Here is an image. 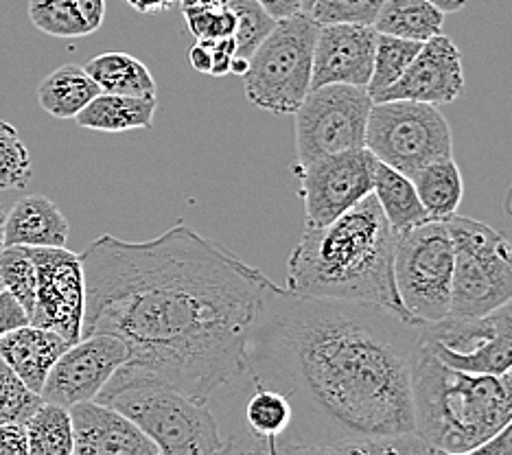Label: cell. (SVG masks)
I'll use <instances>...</instances> for the list:
<instances>
[{"label":"cell","mask_w":512,"mask_h":455,"mask_svg":"<svg viewBox=\"0 0 512 455\" xmlns=\"http://www.w3.org/2000/svg\"><path fill=\"white\" fill-rule=\"evenodd\" d=\"M418 326L366 302L267 287L241 377L281 392L292 407L276 455L434 453L414 423Z\"/></svg>","instance_id":"obj_1"},{"label":"cell","mask_w":512,"mask_h":455,"mask_svg":"<svg viewBox=\"0 0 512 455\" xmlns=\"http://www.w3.org/2000/svg\"><path fill=\"white\" fill-rule=\"evenodd\" d=\"M81 256V337L110 333L130 364L208 403L243 375L248 333L272 285L261 270L178 221L151 241L103 235Z\"/></svg>","instance_id":"obj_2"},{"label":"cell","mask_w":512,"mask_h":455,"mask_svg":"<svg viewBox=\"0 0 512 455\" xmlns=\"http://www.w3.org/2000/svg\"><path fill=\"white\" fill-rule=\"evenodd\" d=\"M285 289L366 302L414 322L394 283V230L372 193L327 226H305L289 254Z\"/></svg>","instance_id":"obj_3"},{"label":"cell","mask_w":512,"mask_h":455,"mask_svg":"<svg viewBox=\"0 0 512 455\" xmlns=\"http://www.w3.org/2000/svg\"><path fill=\"white\" fill-rule=\"evenodd\" d=\"M416 434L434 453H475L512 418V366L502 375L451 368L418 340L412 359Z\"/></svg>","instance_id":"obj_4"},{"label":"cell","mask_w":512,"mask_h":455,"mask_svg":"<svg viewBox=\"0 0 512 455\" xmlns=\"http://www.w3.org/2000/svg\"><path fill=\"white\" fill-rule=\"evenodd\" d=\"M95 401L114 407L141 427L160 455L226 453V438L208 403L193 401L143 366L125 361Z\"/></svg>","instance_id":"obj_5"},{"label":"cell","mask_w":512,"mask_h":455,"mask_svg":"<svg viewBox=\"0 0 512 455\" xmlns=\"http://www.w3.org/2000/svg\"><path fill=\"white\" fill-rule=\"evenodd\" d=\"M320 25L307 11L276 20L243 73L246 99L263 112L294 114L311 90L313 46Z\"/></svg>","instance_id":"obj_6"},{"label":"cell","mask_w":512,"mask_h":455,"mask_svg":"<svg viewBox=\"0 0 512 455\" xmlns=\"http://www.w3.org/2000/svg\"><path fill=\"white\" fill-rule=\"evenodd\" d=\"M453 241L451 318H477L512 298V245L484 221L453 215L447 221Z\"/></svg>","instance_id":"obj_7"},{"label":"cell","mask_w":512,"mask_h":455,"mask_svg":"<svg viewBox=\"0 0 512 455\" xmlns=\"http://www.w3.org/2000/svg\"><path fill=\"white\" fill-rule=\"evenodd\" d=\"M453 280V241L445 221H425L394 232V283L416 324L449 315Z\"/></svg>","instance_id":"obj_8"},{"label":"cell","mask_w":512,"mask_h":455,"mask_svg":"<svg viewBox=\"0 0 512 455\" xmlns=\"http://www.w3.org/2000/svg\"><path fill=\"white\" fill-rule=\"evenodd\" d=\"M366 149L377 160L412 178L427 162L453 156V136L447 119L432 103L372 101Z\"/></svg>","instance_id":"obj_9"},{"label":"cell","mask_w":512,"mask_h":455,"mask_svg":"<svg viewBox=\"0 0 512 455\" xmlns=\"http://www.w3.org/2000/svg\"><path fill=\"white\" fill-rule=\"evenodd\" d=\"M370 108L372 99L366 88L344 84L311 88L294 112L298 167L340 151L366 147Z\"/></svg>","instance_id":"obj_10"},{"label":"cell","mask_w":512,"mask_h":455,"mask_svg":"<svg viewBox=\"0 0 512 455\" xmlns=\"http://www.w3.org/2000/svg\"><path fill=\"white\" fill-rule=\"evenodd\" d=\"M418 340L451 368L502 375L512 366V298L477 318L421 324Z\"/></svg>","instance_id":"obj_11"},{"label":"cell","mask_w":512,"mask_h":455,"mask_svg":"<svg viewBox=\"0 0 512 455\" xmlns=\"http://www.w3.org/2000/svg\"><path fill=\"white\" fill-rule=\"evenodd\" d=\"M377 158L370 149H348L298 167L305 226H327L372 193Z\"/></svg>","instance_id":"obj_12"},{"label":"cell","mask_w":512,"mask_h":455,"mask_svg":"<svg viewBox=\"0 0 512 455\" xmlns=\"http://www.w3.org/2000/svg\"><path fill=\"white\" fill-rule=\"evenodd\" d=\"M36 261V305L29 324L60 333L71 344L81 340L86 287L81 256L66 248H31Z\"/></svg>","instance_id":"obj_13"},{"label":"cell","mask_w":512,"mask_h":455,"mask_svg":"<svg viewBox=\"0 0 512 455\" xmlns=\"http://www.w3.org/2000/svg\"><path fill=\"white\" fill-rule=\"evenodd\" d=\"M127 359V346L116 335H84L55 361L40 392L42 399L64 407L95 401L103 385Z\"/></svg>","instance_id":"obj_14"},{"label":"cell","mask_w":512,"mask_h":455,"mask_svg":"<svg viewBox=\"0 0 512 455\" xmlns=\"http://www.w3.org/2000/svg\"><path fill=\"white\" fill-rule=\"evenodd\" d=\"M464 90H467V81L462 70V53L447 35L438 33L423 42L421 51L405 68V73L372 101L407 99L447 105L458 101Z\"/></svg>","instance_id":"obj_15"},{"label":"cell","mask_w":512,"mask_h":455,"mask_svg":"<svg viewBox=\"0 0 512 455\" xmlns=\"http://www.w3.org/2000/svg\"><path fill=\"white\" fill-rule=\"evenodd\" d=\"M379 31L372 25H320L313 46L311 88L329 84L366 88Z\"/></svg>","instance_id":"obj_16"},{"label":"cell","mask_w":512,"mask_h":455,"mask_svg":"<svg viewBox=\"0 0 512 455\" xmlns=\"http://www.w3.org/2000/svg\"><path fill=\"white\" fill-rule=\"evenodd\" d=\"M75 455H160L156 442L130 418L99 401L68 407Z\"/></svg>","instance_id":"obj_17"},{"label":"cell","mask_w":512,"mask_h":455,"mask_svg":"<svg viewBox=\"0 0 512 455\" xmlns=\"http://www.w3.org/2000/svg\"><path fill=\"white\" fill-rule=\"evenodd\" d=\"M68 346L71 342L64 340L60 333L29 322L0 335V357L38 394L42 392L55 361Z\"/></svg>","instance_id":"obj_18"},{"label":"cell","mask_w":512,"mask_h":455,"mask_svg":"<svg viewBox=\"0 0 512 455\" xmlns=\"http://www.w3.org/2000/svg\"><path fill=\"white\" fill-rule=\"evenodd\" d=\"M68 219L46 195H25L5 217L3 245H29V248H66Z\"/></svg>","instance_id":"obj_19"},{"label":"cell","mask_w":512,"mask_h":455,"mask_svg":"<svg viewBox=\"0 0 512 455\" xmlns=\"http://www.w3.org/2000/svg\"><path fill=\"white\" fill-rule=\"evenodd\" d=\"M243 442L239 451L276 455V445L292 423V407L272 388L250 381V392L241 403Z\"/></svg>","instance_id":"obj_20"},{"label":"cell","mask_w":512,"mask_h":455,"mask_svg":"<svg viewBox=\"0 0 512 455\" xmlns=\"http://www.w3.org/2000/svg\"><path fill=\"white\" fill-rule=\"evenodd\" d=\"M158 110L156 97H132V95H112V92H99L84 110L75 116L79 127L95 132H132L151 130Z\"/></svg>","instance_id":"obj_21"},{"label":"cell","mask_w":512,"mask_h":455,"mask_svg":"<svg viewBox=\"0 0 512 455\" xmlns=\"http://www.w3.org/2000/svg\"><path fill=\"white\" fill-rule=\"evenodd\" d=\"M33 25L53 38H84L106 18V0H31Z\"/></svg>","instance_id":"obj_22"},{"label":"cell","mask_w":512,"mask_h":455,"mask_svg":"<svg viewBox=\"0 0 512 455\" xmlns=\"http://www.w3.org/2000/svg\"><path fill=\"white\" fill-rule=\"evenodd\" d=\"M372 195L377 197L383 215H386L394 232L410 230L429 221L412 178H407L405 173L392 169L381 160H377L375 175H372Z\"/></svg>","instance_id":"obj_23"},{"label":"cell","mask_w":512,"mask_h":455,"mask_svg":"<svg viewBox=\"0 0 512 455\" xmlns=\"http://www.w3.org/2000/svg\"><path fill=\"white\" fill-rule=\"evenodd\" d=\"M99 92L97 81L86 73L84 66L64 64L40 81L38 101L46 114L68 121L75 119Z\"/></svg>","instance_id":"obj_24"},{"label":"cell","mask_w":512,"mask_h":455,"mask_svg":"<svg viewBox=\"0 0 512 455\" xmlns=\"http://www.w3.org/2000/svg\"><path fill=\"white\" fill-rule=\"evenodd\" d=\"M416 193L432 221H447L458 215V208L464 195L462 173L453 156H445L427 162L425 167L412 175Z\"/></svg>","instance_id":"obj_25"},{"label":"cell","mask_w":512,"mask_h":455,"mask_svg":"<svg viewBox=\"0 0 512 455\" xmlns=\"http://www.w3.org/2000/svg\"><path fill=\"white\" fill-rule=\"evenodd\" d=\"M86 73L97 81L101 92L132 97H156V81L149 68L130 53H101L84 66Z\"/></svg>","instance_id":"obj_26"},{"label":"cell","mask_w":512,"mask_h":455,"mask_svg":"<svg viewBox=\"0 0 512 455\" xmlns=\"http://www.w3.org/2000/svg\"><path fill=\"white\" fill-rule=\"evenodd\" d=\"M442 25L445 14L429 0H386L372 27L403 40L427 42L442 33Z\"/></svg>","instance_id":"obj_27"},{"label":"cell","mask_w":512,"mask_h":455,"mask_svg":"<svg viewBox=\"0 0 512 455\" xmlns=\"http://www.w3.org/2000/svg\"><path fill=\"white\" fill-rule=\"evenodd\" d=\"M29 455H71L73 420L68 407L44 401L25 423Z\"/></svg>","instance_id":"obj_28"},{"label":"cell","mask_w":512,"mask_h":455,"mask_svg":"<svg viewBox=\"0 0 512 455\" xmlns=\"http://www.w3.org/2000/svg\"><path fill=\"white\" fill-rule=\"evenodd\" d=\"M421 46L423 42L403 40V38H397V35H388V33L377 35L375 62H372V75L366 86L370 99L381 95L383 90L390 88L394 81L405 73V68L412 64L416 53L421 51Z\"/></svg>","instance_id":"obj_29"},{"label":"cell","mask_w":512,"mask_h":455,"mask_svg":"<svg viewBox=\"0 0 512 455\" xmlns=\"http://www.w3.org/2000/svg\"><path fill=\"white\" fill-rule=\"evenodd\" d=\"M0 283L18 300L27 318L36 305L38 272L29 245H0Z\"/></svg>","instance_id":"obj_30"},{"label":"cell","mask_w":512,"mask_h":455,"mask_svg":"<svg viewBox=\"0 0 512 455\" xmlns=\"http://www.w3.org/2000/svg\"><path fill=\"white\" fill-rule=\"evenodd\" d=\"M33 175L31 154L14 125L0 121V191L25 189Z\"/></svg>","instance_id":"obj_31"},{"label":"cell","mask_w":512,"mask_h":455,"mask_svg":"<svg viewBox=\"0 0 512 455\" xmlns=\"http://www.w3.org/2000/svg\"><path fill=\"white\" fill-rule=\"evenodd\" d=\"M44 403L38 392H33L22 381L7 361L0 357V423H22Z\"/></svg>","instance_id":"obj_32"},{"label":"cell","mask_w":512,"mask_h":455,"mask_svg":"<svg viewBox=\"0 0 512 455\" xmlns=\"http://www.w3.org/2000/svg\"><path fill=\"white\" fill-rule=\"evenodd\" d=\"M230 7L237 16L235 35H232L237 42L235 57L250 62L252 53L259 49V44L267 38V33L274 29L276 20L267 16L256 0H230Z\"/></svg>","instance_id":"obj_33"},{"label":"cell","mask_w":512,"mask_h":455,"mask_svg":"<svg viewBox=\"0 0 512 455\" xmlns=\"http://www.w3.org/2000/svg\"><path fill=\"white\" fill-rule=\"evenodd\" d=\"M386 0H316L307 14L318 25H375Z\"/></svg>","instance_id":"obj_34"},{"label":"cell","mask_w":512,"mask_h":455,"mask_svg":"<svg viewBox=\"0 0 512 455\" xmlns=\"http://www.w3.org/2000/svg\"><path fill=\"white\" fill-rule=\"evenodd\" d=\"M189 31L197 40H217L235 35L237 16L230 5L224 7H195L182 9Z\"/></svg>","instance_id":"obj_35"},{"label":"cell","mask_w":512,"mask_h":455,"mask_svg":"<svg viewBox=\"0 0 512 455\" xmlns=\"http://www.w3.org/2000/svg\"><path fill=\"white\" fill-rule=\"evenodd\" d=\"M235 53H237V42L232 35H228V38H217V40H197V44L189 53V60L197 73L221 77L230 73Z\"/></svg>","instance_id":"obj_36"},{"label":"cell","mask_w":512,"mask_h":455,"mask_svg":"<svg viewBox=\"0 0 512 455\" xmlns=\"http://www.w3.org/2000/svg\"><path fill=\"white\" fill-rule=\"evenodd\" d=\"M0 455H29L25 425L0 423Z\"/></svg>","instance_id":"obj_37"},{"label":"cell","mask_w":512,"mask_h":455,"mask_svg":"<svg viewBox=\"0 0 512 455\" xmlns=\"http://www.w3.org/2000/svg\"><path fill=\"white\" fill-rule=\"evenodd\" d=\"M27 322V313L18 305V300L7 291H0V335Z\"/></svg>","instance_id":"obj_38"},{"label":"cell","mask_w":512,"mask_h":455,"mask_svg":"<svg viewBox=\"0 0 512 455\" xmlns=\"http://www.w3.org/2000/svg\"><path fill=\"white\" fill-rule=\"evenodd\" d=\"M263 7V11L267 16H272L274 20H285L292 18L300 11H305L302 7V0H256Z\"/></svg>","instance_id":"obj_39"},{"label":"cell","mask_w":512,"mask_h":455,"mask_svg":"<svg viewBox=\"0 0 512 455\" xmlns=\"http://www.w3.org/2000/svg\"><path fill=\"white\" fill-rule=\"evenodd\" d=\"M475 453L484 455H512V418L504 425V429L495 434L491 440L484 442V445Z\"/></svg>","instance_id":"obj_40"},{"label":"cell","mask_w":512,"mask_h":455,"mask_svg":"<svg viewBox=\"0 0 512 455\" xmlns=\"http://www.w3.org/2000/svg\"><path fill=\"white\" fill-rule=\"evenodd\" d=\"M176 3L178 0H127V5L134 7L138 14H147V16L169 11Z\"/></svg>","instance_id":"obj_41"},{"label":"cell","mask_w":512,"mask_h":455,"mask_svg":"<svg viewBox=\"0 0 512 455\" xmlns=\"http://www.w3.org/2000/svg\"><path fill=\"white\" fill-rule=\"evenodd\" d=\"M429 3L436 5L442 14H456V11L464 9L467 0H429Z\"/></svg>","instance_id":"obj_42"},{"label":"cell","mask_w":512,"mask_h":455,"mask_svg":"<svg viewBox=\"0 0 512 455\" xmlns=\"http://www.w3.org/2000/svg\"><path fill=\"white\" fill-rule=\"evenodd\" d=\"M230 5V0H180V9H195V7H224Z\"/></svg>","instance_id":"obj_43"},{"label":"cell","mask_w":512,"mask_h":455,"mask_svg":"<svg viewBox=\"0 0 512 455\" xmlns=\"http://www.w3.org/2000/svg\"><path fill=\"white\" fill-rule=\"evenodd\" d=\"M5 206L0 202V245H3V230H5Z\"/></svg>","instance_id":"obj_44"},{"label":"cell","mask_w":512,"mask_h":455,"mask_svg":"<svg viewBox=\"0 0 512 455\" xmlns=\"http://www.w3.org/2000/svg\"><path fill=\"white\" fill-rule=\"evenodd\" d=\"M313 3H316V0H302V7H305V11H309Z\"/></svg>","instance_id":"obj_45"},{"label":"cell","mask_w":512,"mask_h":455,"mask_svg":"<svg viewBox=\"0 0 512 455\" xmlns=\"http://www.w3.org/2000/svg\"><path fill=\"white\" fill-rule=\"evenodd\" d=\"M0 291H5V287H3V283H0Z\"/></svg>","instance_id":"obj_46"}]
</instances>
